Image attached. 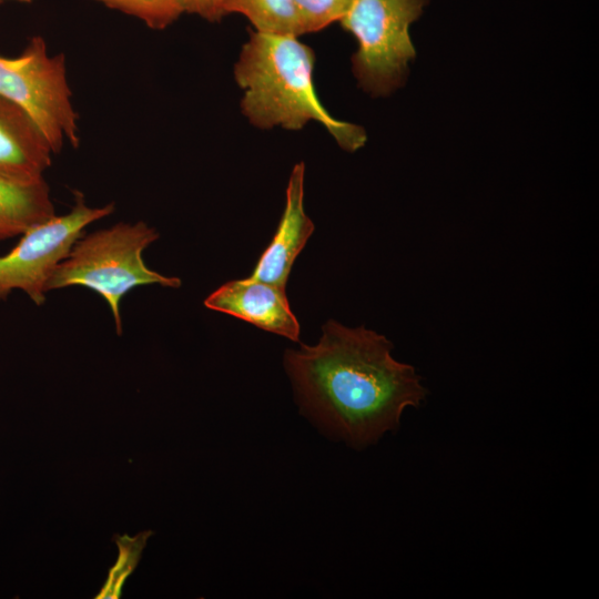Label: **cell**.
Here are the masks:
<instances>
[{"mask_svg":"<svg viewBox=\"0 0 599 599\" xmlns=\"http://www.w3.org/2000/svg\"><path fill=\"white\" fill-rule=\"evenodd\" d=\"M312 346L287 349L284 366L304 415L336 439L362 449L399 426L427 389L414 366L395 359L393 344L364 326L329 319Z\"/></svg>","mask_w":599,"mask_h":599,"instance_id":"obj_1","label":"cell"},{"mask_svg":"<svg viewBox=\"0 0 599 599\" xmlns=\"http://www.w3.org/2000/svg\"><path fill=\"white\" fill-rule=\"evenodd\" d=\"M314 61L313 50L295 35L250 31L234 68L244 90L242 112L260 129L301 130L317 121L339 146L356 151L365 144L366 133L359 125L334 119L322 105L313 85Z\"/></svg>","mask_w":599,"mask_h":599,"instance_id":"obj_2","label":"cell"},{"mask_svg":"<svg viewBox=\"0 0 599 599\" xmlns=\"http://www.w3.org/2000/svg\"><path fill=\"white\" fill-rule=\"evenodd\" d=\"M158 238V231L143 221L116 223L79 237L49 277L47 293L72 285L97 292L108 303L121 335L120 305L128 292L141 285L177 288L182 284L180 278L164 276L144 263L143 251Z\"/></svg>","mask_w":599,"mask_h":599,"instance_id":"obj_3","label":"cell"},{"mask_svg":"<svg viewBox=\"0 0 599 599\" xmlns=\"http://www.w3.org/2000/svg\"><path fill=\"white\" fill-rule=\"evenodd\" d=\"M427 1H352L339 22L358 42L353 72L366 92L387 95L404 83L408 63L416 54L409 27Z\"/></svg>","mask_w":599,"mask_h":599,"instance_id":"obj_4","label":"cell"},{"mask_svg":"<svg viewBox=\"0 0 599 599\" xmlns=\"http://www.w3.org/2000/svg\"><path fill=\"white\" fill-rule=\"evenodd\" d=\"M0 97L22 108L38 124L53 153L80 144L79 116L72 104L63 53L50 54L33 35L13 58L0 55Z\"/></svg>","mask_w":599,"mask_h":599,"instance_id":"obj_5","label":"cell"},{"mask_svg":"<svg viewBox=\"0 0 599 599\" xmlns=\"http://www.w3.org/2000/svg\"><path fill=\"white\" fill-rule=\"evenodd\" d=\"M115 210L113 202L91 207L75 191L74 204L64 215H54L28 229L19 242L0 255V300L19 290L38 306L45 301L47 283L57 265L68 255L84 227Z\"/></svg>","mask_w":599,"mask_h":599,"instance_id":"obj_6","label":"cell"},{"mask_svg":"<svg viewBox=\"0 0 599 599\" xmlns=\"http://www.w3.org/2000/svg\"><path fill=\"white\" fill-rule=\"evenodd\" d=\"M204 305L244 319L264 331L298 342L300 324L293 314L285 288L247 277L221 285Z\"/></svg>","mask_w":599,"mask_h":599,"instance_id":"obj_7","label":"cell"},{"mask_svg":"<svg viewBox=\"0 0 599 599\" xmlns=\"http://www.w3.org/2000/svg\"><path fill=\"white\" fill-rule=\"evenodd\" d=\"M52 148L34 120L0 97V177L31 183L52 164Z\"/></svg>","mask_w":599,"mask_h":599,"instance_id":"obj_8","label":"cell"},{"mask_svg":"<svg viewBox=\"0 0 599 599\" xmlns=\"http://www.w3.org/2000/svg\"><path fill=\"white\" fill-rule=\"evenodd\" d=\"M304 172L303 162L293 167L283 216L248 277L285 288L293 263L314 231V224L304 211Z\"/></svg>","mask_w":599,"mask_h":599,"instance_id":"obj_9","label":"cell"},{"mask_svg":"<svg viewBox=\"0 0 599 599\" xmlns=\"http://www.w3.org/2000/svg\"><path fill=\"white\" fill-rule=\"evenodd\" d=\"M54 215L50 187L44 177L31 183L0 177V240L21 235Z\"/></svg>","mask_w":599,"mask_h":599,"instance_id":"obj_10","label":"cell"},{"mask_svg":"<svg viewBox=\"0 0 599 599\" xmlns=\"http://www.w3.org/2000/svg\"><path fill=\"white\" fill-rule=\"evenodd\" d=\"M225 14L245 16L255 31L298 37L304 33L292 0H222Z\"/></svg>","mask_w":599,"mask_h":599,"instance_id":"obj_11","label":"cell"},{"mask_svg":"<svg viewBox=\"0 0 599 599\" xmlns=\"http://www.w3.org/2000/svg\"><path fill=\"white\" fill-rule=\"evenodd\" d=\"M141 20L152 30H163L185 12V0H93Z\"/></svg>","mask_w":599,"mask_h":599,"instance_id":"obj_12","label":"cell"},{"mask_svg":"<svg viewBox=\"0 0 599 599\" xmlns=\"http://www.w3.org/2000/svg\"><path fill=\"white\" fill-rule=\"evenodd\" d=\"M151 531H143L134 538L126 535L120 537L116 544L119 546V558L116 564L110 569L109 578L97 598H119L121 597V588L125 578L134 570L140 560L141 552L145 546L146 539L151 536Z\"/></svg>","mask_w":599,"mask_h":599,"instance_id":"obj_13","label":"cell"},{"mask_svg":"<svg viewBox=\"0 0 599 599\" xmlns=\"http://www.w3.org/2000/svg\"><path fill=\"white\" fill-rule=\"evenodd\" d=\"M304 33L317 32L341 21L353 0H292Z\"/></svg>","mask_w":599,"mask_h":599,"instance_id":"obj_14","label":"cell"},{"mask_svg":"<svg viewBox=\"0 0 599 599\" xmlns=\"http://www.w3.org/2000/svg\"><path fill=\"white\" fill-rule=\"evenodd\" d=\"M185 12L197 14L210 22H217L225 16L222 0H185Z\"/></svg>","mask_w":599,"mask_h":599,"instance_id":"obj_15","label":"cell"},{"mask_svg":"<svg viewBox=\"0 0 599 599\" xmlns=\"http://www.w3.org/2000/svg\"><path fill=\"white\" fill-rule=\"evenodd\" d=\"M4 1H17V2H21V3H32L34 0H0V3L4 2Z\"/></svg>","mask_w":599,"mask_h":599,"instance_id":"obj_16","label":"cell"}]
</instances>
